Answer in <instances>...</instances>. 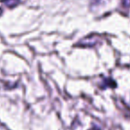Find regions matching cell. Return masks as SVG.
<instances>
[{"label":"cell","instance_id":"1","mask_svg":"<svg viewBox=\"0 0 130 130\" xmlns=\"http://www.w3.org/2000/svg\"><path fill=\"white\" fill-rule=\"evenodd\" d=\"M3 2L9 7H13L20 2V0H3Z\"/></svg>","mask_w":130,"mask_h":130}]
</instances>
